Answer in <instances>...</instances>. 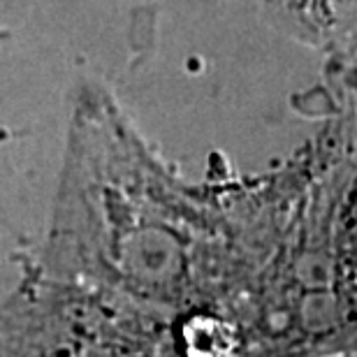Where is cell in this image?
<instances>
[{
    "instance_id": "6da1fadb",
    "label": "cell",
    "mask_w": 357,
    "mask_h": 357,
    "mask_svg": "<svg viewBox=\"0 0 357 357\" xmlns=\"http://www.w3.org/2000/svg\"><path fill=\"white\" fill-rule=\"evenodd\" d=\"M0 357H178L158 318L100 290L31 288L0 306Z\"/></svg>"
},
{
    "instance_id": "7a4b0ae2",
    "label": "cell",
    "mask_w": 357,
    "mask_h": 357,
    "mask_svg": "<svg viewBox=\"0 0 357 357\" xmlns=\"http://www.w3.org/2000/svg\"><path fill=\"white\" fill-rule=\"evenodd\" d=\"M344 357H355V355H344Z\"/></svg>"
}]
</instances>
